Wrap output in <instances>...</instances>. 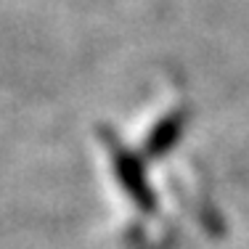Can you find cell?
<instances>
[{
  "label": "cell",
  "instance_id": "2",
  "mask_svg": "<svg viewBox=\"0 0 249 249\" xmlns=\"http://www.w3.org/2000/svg\"><path fill=\"white\" fill-rule=\"evenodd\" d=\"M178 133H180V117H173V120L162 122L157 127V133L151 135V141H149V157H159V154H164L170 146L175 143Z\"/></svg>",
  "mask_w": 249,
  "mask_h": 249
},
{
  "label": "cell",
  "instance_id": "1",
  "mask_svg": "<svg viewBox=\"0 0 249 249\" xmlns=\"http://www.w3.org/2000/svg\"><path fill=\"white\" fill-rule=\"evenodd\" d=\"M114 167H117V175H120L122 186L127 188V194L133 196V201L143 210H151L154 207V196H151V188L146 183L143 173H141V164L135 162L130 154L124 151H117L114 154Z\"/></svg>",
  "mask_w": 249,
  "mask_h": 249
}]
</instances>
